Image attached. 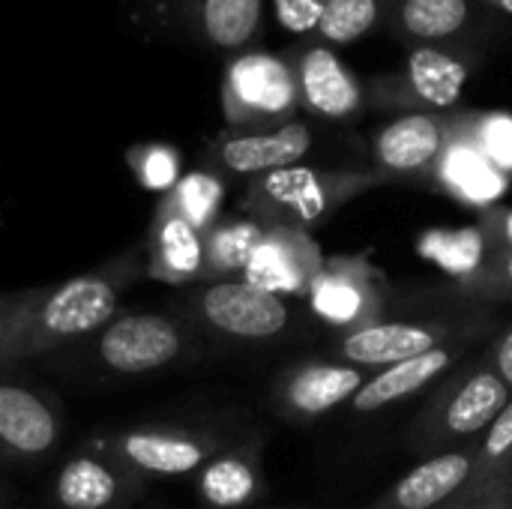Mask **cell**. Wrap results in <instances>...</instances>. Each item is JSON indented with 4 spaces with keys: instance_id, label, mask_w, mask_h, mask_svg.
<instances>
[{
    "instance_id": "6da1fadb",
    "label": "cell",
    "mask_w": 512,
    "mask_h": 509,
    "mask_svg": "<svg viewBox=\"0 0 512 509\" xmlns=\"http://www.w3.org/2000/svg\"><path fill=\"white\" fill-rule=\"evenodd\" d=\"M141 276L144 249L135 246L99 264L96 270H87L51 288H33L21 330L12 345L9 366L57 354L99 333L111 318H117L123 294Z\"/></svg>"
},
{
    "instance_id": "7a4b0ae2",
    "label": "cell",
    "mask_w": 512,
    "mask_h": 509,
    "mask_svg": "<svg viewBox=\"0 0 512 509\" xmlns=\"http://www.w3.org/2000/svg\"><path fill=\"white\" fill-rule=\"evenodd\" d=\"M84 342L87 366L123 378L174 369L198 354L189 324L162 312L117 315Z\"/></svg>"
},
{
    "instance_id": "3957f363",
    "label": "cell",
    "mask_w": 512,
    "mask_h": 509,
    "mask_svg": "<svg viewBox=\"0 0 512 509\" xmlns=\"http://www.w3.org/2000/svg\"><path fill=\"white\" fill-rule=\"evenodd\" d=\"M297 105L300 90L291 60L270 51H246L228 63L222 78V111L228 126H285Z\"/></svg>"
},
{
    "instance_id": "277c9868",
    "label": "cell",
    "mask_w": 512,
    "mask_h": 509,
    "mask_svg": "<svg viewBox=\"0 0 512 509\" xmlns=\"http://www.w3.org/2000/svg\"><path fill=\"white\" fill-rule=\"evenodd\" d=\"M87 447L111 456L141 480L189 477L222 453V441L216 435L186 426H138L105 438H93L87 441Z\"/></svg>"
},
{
    "instance_id": "5b68a950",
    "label": "cell",
    "mask_w": 512,
    "mask_h": 509,
    "mask_svg": "<svg viewBox=\"0 0 512 509\" xmlns=\"http://www.w3.org/2000/svg\"><path fill=\"white\" fill-rule=\"evenodd\" d=\"M186 312L189 324L243 342L273 339L288 327V306L282 297L243 279H222L192 291L186 297Z\"/></svg>"
},
{
    "instance_id": "8992f818",
    "label": "cell",
    "mask_w": 512,
    "mask_h": 509,
    "mask_svg": "<svg viewBox=\"0 0 512 509\" xmlns=\"http://www.w3.org/2000/svg\"><path fill=\"white\" fill-rule=\"evenodd\" d=\"M60 438L57 405L39 387L0 375V462H39L57 450Z\"/></svg>"
},
{
    "instance_id": "52a82bcc",
    "label": "cell",
    "mask_w": 512,
    "mask_h": 509,
    "mask_svg": "<svg viewBox=\"0 0 512 509\" xmlns=\"http://www.w3.org/2000/svg\"><path fill=\"white\" fill-rule=\"evenodd\" d=\"M144 489V480L111 456L81 447L54 477V504L60 509H123Z\"/></svg>"
},
{
    "instance_id": "ba28073f",
    "label": "cell",
    "mask_w": 512,
    "mask_h": 509,
    "mask_svg": "<svg viewBox=\"0 0 512 509\" xmlns=\"http://www.w3.org/2000/svg\"><path fill=\"white\" fill-rule=\"evenodd\" d=\"M201 273H204V231L189 225L168 204V198H162L156 204L144 243V276L183 288L201 282Z\"/></svg>"
},
{
    "instance_id": "9c48e42d",
    "label": "cell",
    "mask_w": 512,
    "mask_h": 509,
    "mask_svg": "<svg viewBox=\"0 0 512 509\" xmlns=\"http://www.w3.org/2000/svg\"><path fill=\"white\" fill-rule=\"evenodd\" d=\"M312 147L303 123H285L270 132H228L210 144V159L228 174H270L297 165Z\"/></svg>"
},
{
    "instance_id": "30bf717a",
    "label": "cell",
    "mask_w": 512,
    "mask_h": 509,
    "mask_svg": "<svg viewBox=\"0 0 512 509\" xmlns=\"http://www.w3.org/2000/svg\"><path fill=\"white\" fill-rule=\"evenodd\" d=\"M294 78L300 90V102L321 114V117H351L363 105V90L354 72L327 48V45H306L294 57Z\"/></svg>"
},
{
    "instance_id": "8fae6325",
    "label": "cell",
    "mask_w": 512,
    "mask_h": 509,
    "mask_svg": "<svg viewBox=\"0 0 512 509\" xmlns=\"http://www.w3.org/2000/svg\"><path fill=\"white\" fill-rule=\"evenodd\" d=\"M330 180L303 165H288L270 174H261L249 189V207L279 210L300 222H318L330 207Z\"/></svg>"
},
{
    "instance_id": "7c38bea8",
    "label": "cell",
    "mask_w": 512,
    "mask_h": 509,
    "mask_svg": "<svg viewBox=\"0 0 512 509\" xmlns=\"http://www.w3.org/2000/svg\"><path fill=\"white\" fill-rule=\"evenodd\" d=\"M390 30L414 48L456 36L474 15V0H393Z\"/></svg>"
},
{
    "instance_id": "4fadbf2b",
    "label": "cell",
    "mask_w": 512,
    "mask_h": 509,
    "mask_svg": "<svg viewBox=\"0 0 512 509\" xmlns=\"http://www.w3.org/2000/svg\"><path fill=\"white\" fill-rule=\"evenodd\" d=\"M468 75L471 63L462 54L435 45H420L411 51L402 81L417 102L432 108H450L459 99Z\"/></svg>"
},
{
    "instance_id": "5bb4252c",
    "label": "cell",
    "mask_w": 512,
    "mask_h": 509,
    "mask_svg": "<svg viewBox=\"0 0 512 509\" xmlns=\"http://www.w3.org/2000/svg\"><path fill=\"white\" fill-rule=\"evenodd\" d=\"M375 150L381 165L393 171H417L444 150V120L432 114H405L378 135Z\"/></svg>"
},
{
    "instance_id": "9a60e30c",
    "label": "cell",
    "mask_w": 512,
    "mask_h": 509,
    "mask_svg": "<svg viewBox=\"0 0 512 509\" xmlns=\"http://www.w3.org/2000/svg\"><path fill=\"white\" fill-rule=\"evenodd\" d=\"M189 18L210 45L237 51L261 27V0H189Z\"/></svg>"
},
{
    "instance_id": "2e32d148",
    "label": "cell",
    "mask_w": 512,
    "mask_h": 509,
    "mask_svg": "<svg viewBox=\"0 0 512 509\" xmlns=\"http://www.w3.org/2000/svg\"><path fill=\"white\" fill-rule=\"evenodd\" d=\"M240 279L276 297L297 294L306 285V261L288 234H264V240L249 255Z\"/></svg>"
},
{
    "instance_id": "e0dca14e",
    "label": "cell",
    "mask_w": 512,
    "mask_h": 509,
    "mask_svg": "<svg viewBox=\"0 0 512 509\" xmlns=\"http://www.w3.org/2000/svg\"><path fill=\"white\" fill-rule=\"evenodd\" d=\"M435 339L426 330L405 327V324H381V327H366L354 336L345 339L342 351L354 363L378 366V363H405L414 360L426 351H432Z\"/></svg>"
},
{
    "instance_id": "ac0fdd59",
    "label": "cell",
    "mask_w": 512,
    "mask_h": 509,
    "mask_svg": "<svg viewBox=\"0 0 512 509\" xmlns=\"http://www.w3.org/2000/svg\"><path fill=\"white\" fill-rule=\"evenodd\" d=\"M198 495L210 509H240L258 495V471L243 453H219L198 471Z\"/></svg>"
},
{
    "instance_id": "d6986e66",
    "label": "cell",
    "mask_w": 512,
    "mask_h": 509,
    "mask_svg": "<svg viewBox=\"0 0 512 509\" xmlns=\"http://www.w3.org/2000/svg\"><path fill=\"white\" fill-rule=\"evenodd\" d=\"M264 228L252 219H219L204 234V279H225L231 273H243L249 255L264 240Z\"/></svg>"
},
{
    "instance_id": "ffe728a7",
    "label": "cell",
    "mask_w": 512,
    "mask_h": 509,
    "mask_svg": "<svg viewBox=\"0 0 512 509\" xmlns=\"http://www.w3.org/2000/svg\"><path fill=\"white\" fill-rule=\"evenodd\" d=\"M360 384V375L348 366H306L291 378L285 396L294 411L315 417L354 396Z\"/></svg>"
},
{
    "instance_id": "44dd1931",
    "label": "cell",
    "mask_w": 512,
    "mask_h": 509,
    "mask_svg": "<svg viewBox=\"0 0 512 509\" xmlns=\"http://www.w3.org/2000/svg\"><path fill=\"white\" fill-rule=\"evenodd\" d=\"M447 363H450V357H447L444 351H438V348H432V351H426V354H420V357H414V360L396 363V366H390L384 375H378L372 384H366V387H360V390L354 393V408H357V411H378V408H384L387 402H396V399H402V396L420 390V387H423L426 381H432Z\"/></svg>"
},
{
    "instance_id": "7402d4cb",
    "label": "cell",
    "mask_w": 512,
    "mask_h": 509,
    "mask_svg": "<svg viewBox=\"0 0 512 509\" xmlns=\"http://www.w3.org/2000/svg\"><path fill=\"white\" fill-rule=\"evenodd\" d=\"M444 180L471 201H492L504 192V174L474 141H453L444 147Z\"/></svg>"
},
{
    "instance_id": "603a6c76",
    "label": "cell",
    "mask_w": 512,
    "mask_h": 509,
    "mask_svg": "<svg viewBox=\"0 0 512 509\" xmlns=\"http://www.w3.org/2000/svg\"><path fill=\"white\" fill-rule=\"evenodd\" d=\"M468 477V459L465 456H441L432 459L426 465H420L417 471H411L399 489H396V501L405 509H429L438 501H444L450 492H456Z\"/></svg>"
},
{
    "instance_id": "cb8c5ba5",
    "label": "cell",
    "mask_w": 512,
    "mask_h": 509,
    "mask_svg": "<svg viewBox=\"0 0 512 509\" xmlns=\"http://www.w3.org/2000/svg\"><path fill=\"white\" fill-rule=\"evenodd\" d=\"M162 198H168V204L189 225H195L198 231L207 234L219 222V210H222V201H225V180L216 171L198 168V171L183 174L177 180V186Z\"/></svg>"
},
{
    "instance_id": "d4e9b609",
    "label": "cell",
    "mask_w": 512,
    "mask_h": 509,
    "mask_svg": "<svg viewBox=\"0 0 512 509\" xmlns=\"http://www.w3.org/2000/svg\"><path fill=\"white\" fill-rule=\"evenodd\" d=\"M504 402H507L504 381L495 375H477L453 399V405L447 411V426L456 435H471V432L483 429L486 423L498 420V414L504 411Z\"/></svg>"
},
{
    "instance_id": "484cf974",
    "label": "cell",
    "mask_w": 512,
    "mask_h": 509,
    "mask_svg": "<svg viewBox=\"0 0 512 509\" xmlns=\"http://www.w3.org/2000/svg\"><path fill=\"white\" fill-rule=\"evenodd\" d=\"M390 3L393 0H330L315 30L333 45L357 42L390 12Z\"/></svg>"
},
{
    "instance_id": "4316f807",
    "label": "cell",
    "mask_w": 512,
    "mask_h": 509,
    "mask_svg": "<svg viewBox=\"0 0 512 509\" xmlns=\"http://www.w3.org/2000/svg\"><path fill=\"white\" fill-rule=\"evenodd\" d=\"M126 165L135 174L138 186L156 195H168L183 177V156L174 144L147 141L126 150Z\"/></svg>"
},
{
    "instance_id": "83f0119b",
    "label": "cell",
    "mask_w": 512,
    "mask_h": 509,
    "mask_svg": "<svg viewBox=\"0 0 512 509\" xmlns=\"http://www.w3.org/2000/svg\"><path fill=\"white\" fill-rule=\"evenodd\" d=\"M420 252L438 261L450 273H471L483 258V240L474 228L465 231H435L420 243Z\"/></svg>"
},
{
    "instance_id": "f1b7e54d",
    "label": "cell",
    "mask_w": 512,
    "mask_h": 509,
    "mask_svg": "<svg viewBox=\"0 0 512 509\" xmlns=\"http://www.w3.org/2000/svg\"><path fill=\"white\" fill-rule=\"evenodd\" d=\"M312 306L321 318H327L333 324H348L357 318L363 297L348 279L324 273L312 282Z\"/></svg>"
},
{
    "instance_id": "f546056e",
    "label": "cell",
    "mask_w": 512,
    "mask_h": 509,
    "mask_svg": "<svg viewBox=\"0 0 512 509\" xmlns=\"http://www.w3.org/2000/svg\"><path fill=\"white\" fill-rule=\"evenodd\" d=\"M474 144L489 156V162L501 171L512 168V117L510 114H489L477 123Z\"/></svg>"
},
{
    "instance_id": "4dcf8cb0",
    "label": "cell",
    "mask_w": 512,
    "mask_h": 509,
    "mask_svg": "<svg viewBox=\"0 0 512 509\" xmlns=\"http://www.w3.org/2000/svg\"><path fill=\"white\" fill-rule=\"evenodd\" d=\"M30 297H33V288L30 291L0 294V369L9 366L12 345H15V336L21 330V321H24V312H27Z\"/></svg>"
},
{
    "instance_id": "1f68e13d",
    "label": "cell",
    "mask_w": 512,
    "mask_h": 509,
    "mask_svg": "<svg viewBox=\"0 0 512 509\" xmlns=\"http://www.w3.org/2000/svg\"><path fill=\"white\" fill-rule=\"evenodd\" d=\"M279 21L294 33H309L318 27L330 0H273Z\"/></svg>"
},
{
    "instance_id": "d6a6232c",
    "label": "cell",
    "mask_w": 512,
    "mask_h": 509,
    "mask_svg": "<svg viewBox=\"0 0 512 509\" xmlns=\"http://www.w3.org/2000/svg\"><path fill=\"white\" fill-rule=\"evenodd\" d=\"M510 450H512V405H507V408L498 414L495 426H492V435H489V441H486V453H489L492 459H498V456H504V453H510Z\"/></svg>"
},
{
    "instance_id": "836d02e7",
    "label": "cell",
    "mask_w": 512,
    "mask_h": 509,
    "mask_svg": "<svg viewBox=\"0 0 512 509\" xmlns=\"http://www.w3.org/2000/svg\"><path fill=\"white\" fill-rule=\"evenodd\" d=\"M498 360H501V375H504V381L512 384V330H510V336L504 339V345H501Z\"/></svg>"
},
{
    "instance_id": "e575fe53",
    "label": "cell",
    "mask_w": 512,
    "mask_h": 509,
    "mask_svg": "<svg viewBox=\"0 0 512 509\" xmlns=\"http://www.w3.org/2000/svg\"><path fill=\"white\" fill-rule=\"evenodd\" d=\"M480 3H486V6H492V9H498V12L512 15V0H480Z\"/></svg>"
},
{
    "instance_id": "d590c367",
    "label": "cell",
    "mask_w": 512,
    "mask_h": 509,
    "mask_svg": "<svg viewBox=\"0 0 512 509\" xmlns=\"http://www.w3.org/2000/svg\"><path fill=\"white\" fill-rule=\"evenodd\" d=\"M507 234H510V240H512V213L507 216Z\"/></svg>"
},
{
    "instance_id": "8d00e7d4",
    "label": "cell",
    "mask_w": 512,
    "mask_h": 509,
    "mask_svg": "<svg viewBox=\"0 0 512 509\" xmlns=\"http://www.w3.org/2000/svg\"><path fill=\"white\" fill-rule=\"evenodd\" d=\"M510 276H512V261H510Z\"/></svg>"
}]
</instances>
